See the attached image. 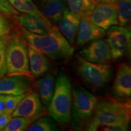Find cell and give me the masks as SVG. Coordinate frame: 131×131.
Returning <instances> with one entry per match:
<instances>
[{
  "label": "cell",
  "instance_id": "obj_14",
  "mask_svg": "<svg viewBox=\"0 0 131 131\" xmlns=\"http://www.w3.org/2000/svg\"><path fill=\"white\" fill-rule=\"evenodd\" d=\"M80 19L81 16L66 8L58 23L59 30L72 46L75 43Z\"/></svg>",
  "mask_w": 131,
  "mask_h": 131
},
{
  "label": "cell",
  "instance_id": "obj_27",
  "mask_svg": "<svg viewBox=\"0 0 131 131\" xmlns=\"http://www.w3.org/2000/svg\"><path fill=\"white\" fill-rule=\"evenodd\" d=\"M12 29V25L4 15L0 12V38L7 35Z\"/></svg>",
  "mask_w": 131,
  "mask_h": 131
},
{
  "label": "cell",
  "instance_id": "obj_17",
  "mask_svg": "<svg viewBox=\"0 0 131 131\" xmlns=\"http://www.w3.org/2000/svg\"><path fill=\"white\" fill-rule=\"evenodd\" d=\"M19 26L23 27L29 32L37 34H46L53 24L47 23L36 16L27 14H18L15 16Z\"/></svg>",
  "mask_w": 131,
  "mask_h": 131
},
{
  "label": "cell",
  "instance_id": "obj_24",
  "mask_svg": "<svg viewBox=\"0 0 131 131\" xmlns=\"http://www.w3.org/2000/svg\"><path fill=\"white\" fill-rule=\"evenodd\" d=\"M8 34L0 38V78L7 73L6 60V49Z\"/></svg>",
  "mask_w": 131,
  "mask_h": 131
},
{
  "label": "cell",
  "instance_id": "obj_5",
  "mask_svg": "<svg viewBox=\"0 0 131 131\" xmlns=\"http://www.w3.org/2000/svg\"><path fill=\"white\" fill-rule=\"evenodd\" d=\"M76 70L84 83L93 91L101 89L110 81L112 75V66L109 63H95L78 56Z\"/></svg>",
  "mask_w": 131,
  "mask_h": 131
},
{
  "label": "cell",
  "instance_id": "obj_8",
  "mask_svg": "<svg viewBox=\"0 0 131 131\" xmlns=\"http://www.w3.org/2000/svg\"><path fill=\"white\" fill-rule=\"evenodd\" d=\"M45 108L39 95L36 92L27 93L12 114V117H22L26 119L29 124L44 115Z\"/></svg>",
  "mask_w": 131,
  "mask_h": 131
},
{
  "label": "cell",
  "instance_id": "obj_29",
  "mask_svg": "<svg viewBox=\"0 0 131 131\" xmlns=\"http://www.w3.org/2000/svg\"><path fill=\"white\" fill-rule=\"evenodd\" d=\"M12 118V115H0V130L4 129Z\"/></svg>",
  "mask_w": 131,
  "mask_h": 131
},
{
  "label": "cell",
  "instance_id": "obj_4",
  "mask_svg": "<svg viewBox=\"0 0 131 131\" xmlns=\"http://www.w3.org/2000/svg\"><path fill=\"white\" fill-rule=\"evenodd\" d=\"M48 112L54 120L67 125L72 118V85L68 77L61 73L55 80L53 96Z\"/></svg>",
  "mask_w": 131,
  "mask_h": 131
},
{
  "label": "cell",
  "instance_id": "obj_25",
  "mask_svg": "<svg viewBox=\"0 0 131 131\" xmlns=\"http://www.w3.org/2000/svg\"><path fill=\"white\" fill-rule=\"evenodd\" d=\"M26 94L19 95H4L5 103L9 111L10 114H12L19 102L22 100Z\"/></svg>",
  "mask_w": 131,
  "mask_h": 131
},
{
  "label": "cell",
  "instance_id": "obj_10",
  "mask_svg": "<svg viewBox=\"0 0 131 131\" xmlns=\"http://www.w3.org/2000/svg\"><path fill=\"white\" fill-rule=\"evenodd\" d=\"M33 88L32 79L28 77L14 75L0 78V95H19L32 91Z\"/></svg>",
  "mask_w": 131,
  "mask_h": 131
},
{
  "label": "cell",
  "instance_id": "obj_3",
  "mask_svg": "<svg viewBox=\"0 0 131 131\" xmlns=\"http://www.w3.org/2000/svg\"><path fill=\"white\" fill-rule=\"evenodd\" d=\"M6 60L8 76L23 75L34 79L29 69L27 42L20 29L10 30L8 34Z\"/></svg>",
  "mask_w": 131,
  "mask_h": 131
},
{
  "label": "cell",
  "instance_id": "obj_1",
  "mask_svg": "<svg viewBox=\"0 0 131 131\" xmlns=\"http://www.w3.org/2000/svg\"><path fill=\"white\" fill-rule=\"evenodd\" d=\"M27 43L49 58L55 61H66L72 57L74 48L62 35L58 28L53 25L46 34L32 33L19 26Z\"/></svg>",
  "mask_w": 131,
  "mask_h": 131
},
{
  "label": "cell",
  "instance_id": "obj_9",
  "mask_svg": "<svg viewBox=\"0 0 131 131\" xmlns=\"http://www.w3.org/2000/svg\"><path fill=\"white\" fill-rule=\"evenodd\" d=\"M88 16L95 24L104 30L118 25L117 4L96 3Z\"/></svg>",
  "mask_w": 131,
  "mask_h": 131
},
{
  "label": "cell",
  "instance_id": "obj_6",
  "mask_svg": "<svg viewBox=\"0 0 131 131\" xmlns=\"http://www.w3.org/2000/svg\"><path fill=\"white\" fill-rule=\"evenodd\" d=\"M98 100L81 86L72 89V116L75 123H81L94 115Z\"/></svg>",
  "mask_w": 131,
  "mask_h": 131
},
{
  "label": "cell",
  "instance_id": "obj_28",
  "mask_svg": "<svg viewBox=\"0 0 131 131\" xmlns=\"http://www.w3.org/2000/svg\"><path fill=\"white\" fill-rule=\"evenodd\" d=\"M129 123H121L112 125L103 126L99 127L96 130L105 131H125L129 128Z\"/></svg>",
  "mask_w": 131,
  "mask_h": 131
},
{
  "label": "cell",
  "instance_id": "obj_31",
  "mask_svg": "<svg viewBox=\"0 0 131 131\" xmlns=\"http://www.w3.org/2000/svg\"><path fill=\"white\" fill-rule=\"evenodd\" d=\"M96 3H110V4H117L121 0H94Z\"/></svg>",
  "mask_w": 131,
  "mask_h": 131
},
{
  "label": "cell",
  "instance_id": "obj_2",
  "mask_svg": "<svg viewBox=\"0 0 131 131\" xmlns=\"http://www.w3.org/2000/svg\"><path fill=\"white\" fill-rule=\"evenodd\" d=\"M130 111V100L123 101L115 98H107L98 101L87 130L95 131L103 126L129 123Z\"/></svg>",
  "mask_w": 131,
  "mask_h": 131
},
{
  "label": "cell",
  "instance_id": "obj_22",
  "mask_svg": "<svg viewBox=\"0 0 131 131\" xmlns=\"http://www.w3.org/2000/svg\"><path fill=\"white\" fill-rule=\"evenodd\" d=\"M117 8L118 25H127L131 18V0H121L117 4Z\"/></svg>",
  "mask_w": 131,
  "mask_h": 131
},
{
  "label": "cell",
  "instance_id": "obj_7",
  "mask_svg": "<svg viewBox=\"0 0 131 131\" xmlns=\"http://www.w3.org/2000/svg\"><path fill=\"white\" fill-rule=\"evenodd\" d=\"M130 28L124 26H113L108 29L107 41L111 49L112 59L117 60L124 56L130 46Z\"/></svg>",
  "mask_w": 131,
  "mask_h": 131
},
{
  "label": "cell",
  "instance_id": "obj_16",
  "mask_svg": "<svg viewBox=\"0 0 131 131\" xmlns=\"http://www.w3.org/2000/svg\"><path fill=\"white\" fill-rule=\"evenodd\" d=\"M40 11L53 25L58 24L66 9V0H41Z\"/></svg>",
  "mask_w": 131,
  "mask_h": 131
},
{
  "label": "cell",
  "instance_id": "obj_15",
  "mask_svg": "<svg viewBox=\"0 0 131 131\" xmlns=\"http://www.w3.org/2000/svg\"><path fill=\"white\" fill-rule=\"evenodd\" d=\"M29 69L34 78H40L46 73L50 68L49 59L45 54L27 43Z\"/></svg>",
  "mask_w": 131,
  "mask_h": 131
},
{
  "label": "cell",
  "instance_id": "obj_13",
  "mask_svg": "<svg viewBox=\"0 0 131 131\" xmlns=\"http://www.w3.org/2000/svg\"><path fill=\"white\" fill-rule=\"evenodd\" d=\"M106 30L98 27L91 20L88 16H83L80 19L79 27L77 34L76 45L81 46L106 35Z\"/></svg>",
  "mask_w": 131,
  "mask_h": 131
},
{
  "label": "cell",
  "instance_id": "obj_11",
  "mask_svg": "<svg viewBox=\"0 0 131 131\" xmlns=\"http://www.w3.org/2000/svg\"><path fill=\"white\" fill-rule=\"evenodd\" d=\"M80 56L86 61L95 63H107L112 59L107 40L100 38L91 41L80 52Z\"/></svg>",
  "mask_w": 131,
  "mask_h": 131
},
{
  "label": "cell",
  "instance_id": "obj_30",
  "mask_svg": "<svg viewBox=\"0 0 131 131\" xmlns=\"http://www.w3.org/2000/svg\"><path fill=\"white\" fill-rule=\"evenodd\" d=\"M0 115H12L9 114L6 106L4 95H0Z\"/></svg>",
  "mask_w": 131,
  "mask_h": 131
},
{
  "label": "cell",
  "instance_id": "obj_12",
  "mask_svg": "<svg viewBox=\"0 0 131 131\" xmlns=\"http://www.w3.org/2000/svg\"><path fill=\"white\" fill-rule=\"evenodd\" d=\"M114 98L120 101L130 100L131 95V68L129 64L123 63L118 68L112 88Z\"/></svg>",
  "mask_w": 131,
  "mask_h": 131
},
{
  "label": "cell",
  "instance_id": "obj_20",
  "mask_svg": "<svg viewBox=\"0 0 131 131\" xmlns=\"http://www.w3.org/2000/svg\"><path fill=\"white\" fill-rule=\"evenodd\" d=\"M68 9L81 16H88L94 7L96 2L94 0H66Z\"/></svg>",
  "mask_w": 131,
  "mask_h": 131
},
{
  "label": "cell",
  "instance_id": "obj_18",
  "mask_svg": "<svg viewBox=\"0 0 131 131\" xmlns=\"http://www.w3.org/2000/svg\"><path fill=\"white\" fill-rule=\"evenodd\" d=\"M55 78L53 75L46 73L36 82L39 96L42 104L48 106L53 96Z\"/></svg>",
  "mask_w": 131,
  "mask_h": 131
},
{
  "label": "cell",
  "instance_id": "obj_19",
  "mask_svg": "<svg viewBox=\"0 0 131 131\" xmlns=\"http://www.w3.org/2000/svg\"><path fill=\"white\" fill-rule=\"evenodd\" d=\"M7 1L18 12H21L23 14L32 15L47 23H50L42 14L39 8L33 2L32 0H7Z\"/></svg>",
  "mask_w": 131,
  "mask_h": 131
},
{
  "label": "cell",
  "instance_id": "obj_26",
  "mask_svg": "<svg viewBox=\"0 0 131 131\" xmlns=\"http://www.w3.org/2000/svg\"><path fill=\"white\" fill-rule=\"evenodd\" d=\"M0 12L4 15L14 17L19 14L15 9L13 7L7 0H0Z\"/></svg>",
  "mask_w": 131,
  "mask_h": 131
},
{
  "label": "cell",
  "instance_id": "obj_23",
  "mask_svg": "<svg viewBox=\"0 0 131 131\" xmlns=\"http://www.w3.org/2000/svg\"><path fill=\"white\" fill-rule=\"evenodd\" d=\"M29 125L26 118L22 117L12 118L3 131H23L26 130Z\"/></svg>",
  "mask_w": 131,
  "mask_h": 131
},
{
  "label": "cell",
  "instance_id": "obj_21",
  "mask_svg": "<svg viewBox=\"0 0 131 131\" xmlns=\"http://www.w3.org/2000/svg\"><path fill=\"white\" fill-rule=\"evenodd\" d=\"M28 131H58L60 130L57 124L49 117H41L36 119L29 127Z\"/></svg>",
  "mask_w": 131,
  "mask_h": 131
}]
</instances>
